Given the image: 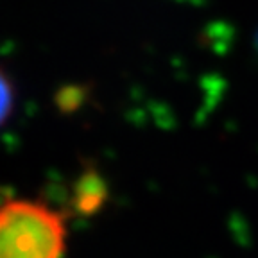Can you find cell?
Segmentation results:
<instances>
[{
  "label": "cell",
  "mask_w": 258,
  "mask_h": 258,
  "mask_svg": "<svg viewBox=\"0 0 258 258\" xmlns=\"http://www.w3.org/2000/svg\"><path fill=\"white\" fill-rule=\"evenodd\" d=\"M13 106H15V92H13L11 81L0 70V125L11 117Z\"/></svg>",
  "instance_id": "3957f363"
},
{
  "label": "cell",
  "mask_w": 258,
  "mask_h": 258,
  "mask_svg": "<svg viewBox=\"0 0 258 258\" xmlns=\"http://www.w3.org/2000/svg\"><path fill=\"white\" fill-rule=\"evenodd\" d=\"M109 201V185L97 169H85L74 181L70 205L81 217H92L102 212Z\"/></svg>",
  "instance_id": "7a4b0ae2"
},
{
  "label": "cell",
  "mask_w": 258,
  "mask_h": 258,
  "mask_svg": "<svg viewBox=\"0 0 258 258\" xmlns=\"http://www.w3.org/2000/svg\"><path fill=\"white\" fill-rule=\"evenodd\" d=\"M67 222L34 199L0 201V258H64Z\"/></svg>",
  "instance_id": "6da1fadb"
}]
</instances>
